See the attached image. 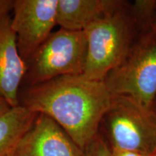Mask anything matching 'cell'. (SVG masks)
<instances>
[{
  "instance_id": "6",
  "label": "cell",
  "mask_w": 156,
  "mask_h": 156,
  "mask_svg": "<svg viewBox=\"0 0 156 156\" xmlns=\"http://www.w3.org/2000/svg\"><path fill=\"white\" fill-rule=\"evenodd\" d=\"M58 0H15L12 28L21 57L26 62L56 25Z\"/></svg>"
},
{
  "instance_id": "10",
  "label": "cell",
  "mask_w": 156,
  "mask_h": 156,
  "mask_svg": "<svg viewBox=\"0 0 156 156\" xmlns=\"http://www.w3.org/2000/svg\"><path fill=\"white\" fill-rule=\"evenodd\" d=\"M38 114L24 106L12 107L0 116V156H8L32 125Z\"/></svg>"
},
{
  "instance_id": "14",
  "label": "cell",
  "mask_w": 156,
  "mask_h": 156,
  "mask_svg": "<svg viewBox=\"0 0 156 156\" xmlns=\"http://www.w3.org/2000/svg\"><path fill=\"white\" fill-rule=\"evenodd\" d=\"M154 30H156V9L155 12V15L153 17V28Z\"/></svg>"
},
{
  "instance_id": "12",
  "label": "cell",
  "mask_w": 156,
  "mask_h": 156,
  "mask_svg": "<svg viewBox=\"0 0 156 156\" xmlns=\"http://www.w3.org/2000/svg\"><path fill=\"white\" fill-rule=\"evenodd\" d=\"M112 156H149L144 155V154L137 153V152L127 151V150L116 149V148H112Z\"/></svg>"
},
{
  "instance_id": "15",
  "label": "cell",
  "mask_w": 156,
  "mask_h": 156,
  "mask_svg": "<svg viewBox=\"0 0 156 156\" xmlns=\"http://www.w3.org/2000/svg\"><path fill=\"white\" fill-rule=\"evenodd\" d=\"M151 156H156V150H155V151H154V152H153V154H152V155H151Z\"/></svg>"
},
{
  "instance_id": "8",
  "label": "cell",
  "mask_w": 156,
  "mask_h": 156,
  "mask_svg": "<svg viewBox=\"0 0 156 156\" xmlns=\"http://www.w3.org/2000/svg\"><path fill=\"white\" fill-rule=\"evenodd\" d=\"M8 156H83V150L52 119L38 114Z\"/></svg>"
},
{
  "instance_id": "13",
  "label": "cell",
  "mask_w": 156,
  "mask_h": 156,
  "mask_svg": "<svg viewBox=\"0 0 156 156\" xmlns=\"http://www.w3.org/2000/svg\"><path fill=\"white\" fill-rule=\"evenodd\" d=\"M12 108L5 99L0 97V116L7 113L10 108Z\"/></svg>"
},
{
  "instance_id": "7",
  "label": "cell",
  "mask_w": 156,
  "mask_h": 156,
  "mask_svg": "<svg viewBox=\"0 0 156 156\" xmlns=\"http://www.w3.org/2000/svg\"><path fill=\"white\" fill-rule=\"evenodd\" d=\"M12 4L13 1L0 0V97L15 107L19 105L26 63L19 53L16 36L12 28Z\"/></svg>"
},
{
  "instance_id": "4",
  "label": "cell",
  "mask_w": 156,
  "mask_h": 156,
  "mask_svg": "<svg viewBox=\"0 0 156 156\" xmlns=\"http://www.w3.org/2000/svg\"><path fill=\"white\" fill-rule=\"evenodd\" d=\"M104 81L113 95L129 97L152 108L156 96V30L131 46Z\"/></svg>"
},
{
  "instance_id": "3",
  "label": "cell",
  "mask_w": 156,
  "mask_h": 156,
  "mask_svg": "<svg viewBox=\"0 0 156 156\" xmlns=\"http://www.w3.org/2000/svg\"><path fill=\"white\" fill-rule=\"evenodd\" d=\"M87 41L84 31L60 28L48 37L26 63L27 86L66 75H81L85 68Z\"/></svg>"
},
{
  "instance_id": "2",
  "label": "cell",
  "mask_w": 156,
  "mask_h": 156,
  "mask_svg": "<svg viewBox=\"0 0 156 156\" xmlns=\"http://www.w3.org/2000/svg\"><path fill=\"white\" fill-rule=\"evenodd\" d=\"M84 33L87 53L83 75L104 80L131 48L133 20L122 7L89 25Z\"/></svg>"
},
{
  "instance_id": "9",
  "label": "cell",
  "mask_w": 156,
  "mask_h": 156,
  "mask_svg": "<svg viewBox=\"0 0 156 156\" xmlns=\"http://www.w3.org/2000/svg\"><path fill=\"white\" fill-rule=\"evenodd\" d=\"M115 0H58L56 25L71 31H84L107 15L123 7Z\"/></svg>"
},
{
  "instance_id": "5",
  "label": "cell",
  "mask_w": 156,
  "mask_h": 156,
  "mask_svg": "<svg viewBox=\"0 0 156 156\" xmlns=\"http://www.w3.org/2000/svg\"><path fill=\"white\" fill-rule=\"evenodd\" d=\"M104 120L112 148L149 156L156 150V113L152 108L129 97L115 95Z\"/></svg>"
},
{
  "instance_id": "11",
  "label": "cell",
  "mask_w": 156,
  "mask_h": 156,
  "mask_svg": "<svg viewBox=\"0 0 156 156\" xmlns=\"http://www.w3.org/2000/svg\"><path fill=\"white\" fill-rule=\"evenodd\" d=\"M83 156H112V150L98 134L83 151Z\"/></svg>"
},
{
  "instance_id": "1",
  "label": "cell",
  "mask_w": 156,
  "mask_h": 156,
  "mask_svg": "<svg viewBox=\"0 0 156 156\" xmlns=\"http://www.w3.org/2000/svg\"><path fill=\"white\" fill-rule=\"evenodd\" d=\"M114 96L104 80L81 74L26 86L19 94V105L50 117L83 151L98 134Z\"/></svg>"
}]
</instances>
